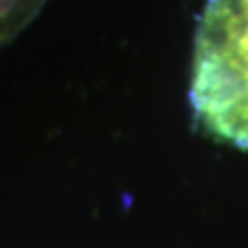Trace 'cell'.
Instances as JSON below:
<instances>
[{"mask_svg":"<svg viewBox=\"0 0 248 248\" xmlns=\"http://www.w3.org/2000/svg\"><path fill=\"white\" fill-rule=\"evenodd\" d=\"M190 104L205 130L248 149V0H207L195 37Z\"/></svg>","mask_w":248,"mask_h":248,"instance_id":"1","label":"cell"},{"mask_svg":"<svg viewBox=\"0 0 248 248\" xmlns=\"http://www.w3.org/2000/svg\"><path fill=\"white\" fill-rule=\"evenodd\" d=\"M44 2L46 0H0V50L35 19Z\"/></svg>","mask_w":248,"mask_h":248,"instance_id":"2","label":"cell"}]
</instances>
